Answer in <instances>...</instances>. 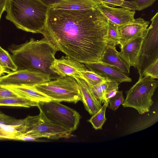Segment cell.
<instances>
[{
	"instance_id": "ffe728a7",
	"label": "cell",
	"mask_w": 158,
	"mask_h": 158,
	"mask_svg": "<svg viewBox=\"0 0 158 158\" xmlns=\"http://www.w3.org/2000/svg\"><path fill=\"white\" fill-rule=\"evenodd\" d=\"M38 102L18 96L0 98V106L30 107L37 106Z\"/></svg>"
},
{
	"instance_id": "8fae6325",
	"label": "cell",
	"mask_w": 158,
	"mask_h": 158,
	"mask_svg": "<svg viewBox=\"0 0 158 158\" xmlns=\"http://www.w3.org/2000/svg\"><path fill=\"white\" fill-rule=\"evenodd\" d=\"M88 69L103 77L106 81L121 83L131 82V79L117 67L102 62L85 64Z\"/></svg>"
},
{
	"instance_id": "f546056e",
	"label": "cell",
	"mask_w": 158,
	"mask_h": 158,
	"mask_svg": "<svg viewBox=\"0 0 158 158\" xmlns=\"http://www.w3.org/2000/svg\"><path fill=\"white\" fill-rule=\"evenodd\" d=\"M107 81L108 86L105 93V98L106 102L108 103L109 99L114 96L118 91V86L119 83L114 81Z\"/></svg>"
},
{
	"instance_id": "9a60e30c",
	"label": "cell",
	"mask_w": 158,
	"mask_h": 158,
	"mask_svg": "<svg viewBox=\"0 0 158 158\" xmlns=\"http://www.w3.org/2000/svg\"><path fill=\"white\" fill-rule=\"evenodd\" d=\"M146 34L129 41L120 47L121 51L118 54L130 67L137 68L142 45Z\"/></svg>"
},
{
	"instance_id": "83f0119b",
	"label": "cell",
	"mask_w": 158,
	"mask_h": 158,
	"mask_svg": "<svg viewBox=\"0 0 158 158\" xmlns=\"http://www.w3.org/2000/svg\"><path fill=\"white\" fill-rule=\"evenodd\" d=\"M143 77H149L154 79L158 78V58L145 69L143 72Z\"/></svg>"
},
{
	"instance_id": "4fadbf2b",
	"label": "cell",
	"mask_w": 158,
	"mask_h": 158,
	"mask_svg": "<svg viewBox=\"0 0 158 158\" xmlns=\"http://www.w3.org/2000/svg\"><path fill=\"white\" fill-rule=\"evenodd\" d=\"M150 23L149 21L139 17L126 24L119 26L121 47L129 41L146 34Z\"/></svg>"
},
{
	"instance_id": "4dcf8cb0",
	"label": "cell",
	"mask_w": 158,
	"mask_h": 158,
	"mask_svg": "<svg viewBox=\"0 0 158 158\" xmlns=\"http://www.w3.org/2000/svg\"><path fill=\"white\" fill-rule=\"evenodd\" d=\"M99 3H102L113 7L117 6L122 7L125 0H94Z\"/></svg>"
},
{
	"instance_id": "5b68a950",
	"label": "cell",
	"mask_w": 158,
	"mask_h": 158,
	"mask_svg": "<svg viewBox=\"0 0 158 158\" xmlns=\"http://www.w3.org/2000/svg\"><path fill=\"white\" fill-rule=\"evenodd\" d=\"M158 85L157 81L143 77L126 92V98L122 106L134 108L140 114L148 112L153 103L152 97Z\"/></svg>"
},
{
	"instance_id": "ba28073f",
	"label": "cell",
	"mask_w": 158,
	"mask_h": 158,
	"mask_svg": "<svg viewBox=\"0 0 158 158\" xmlns=\"http://www.w3.org/2000/svg\"><path fill=\"white\" fill-rule=\"evenodd\" d=\"M143 40L136 69L139 79L143 77L145 69L158 58V12L151 19Z\"/></svg>"
},
{
	"instance_id": "d590c367",
	"label": "cell",
	"mask_w": 158,
	"mask_h": 158,
	"mask_svg": "<svg viewBox=\"0 0 158 158\" xmlns=\"http://www.w3.org/2000/svg\"><path fill=\"white\" fill-rule=\"evenodd\" d=\"M9 72L5 70V69L0 64V76L5 73H9Z\"/></svg>"
},
{
	"instance_id": "9c48e42d",
	"label": "cell",
	"mask_w": 158,
	"mask_h": 158,
	"mask_svg": "<svg viewBox=\"0 0 158 158\" xmlns=\"http://www.w3.org/2000/svg\"><path fill=\"white\" fill-rule=\"evenodd\" d=\"M51 79H52L50 75L41 73L26 70H16L0 77V85L33 86L49 81Z\"/></svg>"
},
{
	"instance_id": "d6a6232c",
	"label": "cell",
	"mask_w": 158,
	"mask_h": 158,
	"mask_svg": "<svg viewBox=\"0 0 158 158\" xmlns=\"http://www.w3.org/2000/svg\"><path fill=\"white\" fill-rule=\"evenodd\" d=\"M37 139L30 135L25 134L24 133L17 137L15 140H19L24 141H34Z\"/></svg>"
},
{
	"instance_id": "7402d4cb",
	"label": "cell",
	"mask_w": 158,
	"mask_h": 158,
	"mask_svg": "<svg viewBox=\"0 0 158 158\" xmlns=\"http://www.w3.org/2000/svg\"><path fill=\"white\" fill-rule=\"evenodd\" d=\"M156 0H131L124 1L122 7L133 11H140L151 6Z\"/></svg>"
},
{
	"instance_id": "30bf717a",
	"label": "cell",
	"mask_w": 158,
	"mask_h": 158,
	"mask_svg": "<svg viewBox=\"0 0 158 158\" xmlns=\"http://www.w3.org/2000/svg\"><path fill=\"white\" fill-rule=\"evenodd\" d=\"M51 70L60 77L81 78L80 72L88 69L85 65L67 56L55 59L50 66Z\"/></svg>"
},
{
	"instance_id": "cb8c5ba5",
	"label": "cell",
	"mask_w": 158,
	"mask_h": 158,
	"mask_svg": "<svg viewBox=\"0 0 158 158\" xmlns=\"http://www.w3.org/2000/svg\"><path fill=\"white\" fill-rule=\"evenodd\" d=\"M80 74L81 78L85 80L90 87L106 81L103 77L88 69L80 71Z\"/></svg>"
},
{
	"instance_id": "44dd1931",
	"label": "cell",
	"mask_w": 158,
	"mask_h": 158,
	"mask_svg": "<svg viewBox=\"0 0 158 158\" xmlns=\"http://www.w3.org/2000/svg\"><path fill=\"white\" fill-rule=\"evenodd\" d=\"M120 39L119 26L108 20L106 38L107 45L115 46L118 45L119 44Z\"/></svg>"
},
{
	"instance_id": "1f68e13d",
	"label": "cell",
	"mask_w": 158,
	"mask_h": 158,
	"mask_svg": "<svg viewBox=\"0 0 158 158\" xmlns=\"http://www.w3.org/2000/svg\"><path fill=\"white\" fill-rule=\"evenodd\" d=\"M17 96L16 94L5 86L0 85V98Z\"/></svg>"
},
{
	"instance_id": "d4e9b609",
	"label": "cell",
	"mask_w": 158,
	"mask_h": 158,
	"mask_svg": "<svg viewBox=\"0 0 158 158\" xmlns=\"http://www.w3.org/2000/svg\"><path fill=\"white\" fill-rule=\"evenodd\" d=\"M158 120V114L155 112L153 115L146 119L145 120L141 121L139 123L132 126L129 131V132L132 133L146 128L154 124Z\"/></svg>"
},
{
	"instance_id": "d6986e66",
	"label": "cell",
	"mask_w": 158,
	"mask_h": 158,
	"mask_svg": "<svg viewBox=\"0 0 158 158\" xmlns=\"http://www.w3.org/2000/svg\"><path fill=\"white\" fill-rule=\"evenodd\" d=\"M98 4L94 0H64L51 7L58 9L81 10L95 7Z\"/></svg>"
},
{
	"instance_id": "603a6c76",
	"label": "cell",
	"mask_w": 158,
	"mask_h": 158,
	"mask_svg": "<svg viewBox=\"0 0 158 158\" xmlns=\"http://www.w3.org/2000/svg\"><path fill=\"white\" fill-rule=\"evenodd\" d=\"M108 103L105 102L100 109L88 121L95 130L102 129V126L106 118L105 117V112Z\"/></svg>"
},
{
	"instance_id": "e0dca14e",
	"label": "cell",
	"mask_w": 158,
	"mask_h": 158,
	"mask_svg": "<svg viewBox=\"0 0 158 158\" xmlns=\"http://www.w3.org/2000/svg\"><path fill=\"white\" fill-rule=\"evenodd\" d=\"M100 61L117 67L127 75L130 73V67L120 56L115 46L107 45Z\"/></svg>"
},
{
	"instance_id": "f1b7e54d",
	"label": "cell",
	"mask_w": 158,
	"mask_h": 158,
	"mask_svg": "<svg viewBox=\"0 0 158 158\" xmlns=\"http://www.w3.org/2000/svg\"><path fill=\"white\" fill-rule=\"evenodd\" d=\"M123 91H118L115 95L108 100L110 108L113 110H116L124 100Z\"/></svg>"
},
{
	"instance_id": "8d00e7d4",
	"label": "cell",
	"mask_w": 158,
	"mask_h": 158,
	"mask_svg": "<svg viewBox=\"0 0 158 158\" xmlns=\"http://www.w3.org/2000/svg\"><path fill=\"white\" fill-rule=\"evenodd\" d=\"M4 139H6L3 137L0 136V140H4Z\"/></svg>"
},
{
	"instance_id": "7a4b0ae2",
	"label": "cell",
	"mask_w": 158,
	"mask_h": 158,
	"mask_svg": "<svg viewBox=\"0 0 158 158\" xmlns=\"http://www.w3.org/2000/svg\"><path fill=\"white\" fill-rule=\"evenodd\" d=\"M57 51L44 37L39 40L31 38L11 51V58L17 67V70H26L41 73L50 75L52 79L59 77L50 69Z\"/></svg>"
},
{
	"instance_id": "277c9868",
	"label": "cell",
	"mask_w": 158,
	"mask_h": 158,
	"mask_svg": "<svg viewBox=\"0 0 158 158\" xmlns=\"http://www.w3.org/2000/svg\"><path fill=\"white\" fill-rule=\"evenodd\" d=\"M32 87L52 100L75 103L81 101L79 85L76 80L71 77H59L54 80Z\"/></svg>"
},
{
	"instance_id": "f35d334b",
	"label": "cell",
	"mask_w": 158,
	"mask_h": 158,
	"mask_svg": "<svg viewBox=\"0 0 158 158\" xmlns=\"http://www.w3.org/2000/svg\"><path fill=\"white\" fill-rule=\"evenodd\" d=\"M2 48L0 46V49H2Z\"/></svg>"
},
{
	"instance_id": "5bb4252c",
	"label": "cell",
	"mask_w": 158,
	"mask_h": 158,
	"mask_svg": "<svg viewBox=\"0 0 158 158\" xmlns=\"http://www.w3.org/2000/svg\"><path fill=\"white\" fill-rule=\"evenodd\" d=\"M24 119H17L0 113V136L15 140L24 133Z\"/></svg>"
},
{
	"instance_id": "7c38bea8",
	"label": "cell",
	"mask_w": 158,
	"mask_h": 158,
	"mask_svg": "<svg viewBox=\"0 0 158 158\" xmlns=\"http://www.w3.org/2000/svg\"><path fill=\"white\" fill-rule=\"evenodd\" d=\"M97 7L108 20L119 26L131 22L135 19V11L125 7L115 8L102 3L98 4Z\"/></svg>"
},
{
	"instance_id": "ac0fdd59",
	"label": "cell",
	"mask_w": 158,
	"mask_h": 158,
	"mask_svg": "<svg viewBox=\"0 0 158 158\" xmlns=\"http://www.w3.org/2000/svg\"><path fill=\"white\" fill-rule=\"evenodd\" d=\"M18 96L37 102H45L51 100L47 96L32 86L24 85L4 86Z\"/></svg>"
},
{
	"instance_id": "e575fe53",
	"label": "cell",
	"mask_w": 158,
	"mask_h": 158,
	"mask_svg": "<svg viewBox=\"0 0 158 158\" xmlns=\"http://www.w3.org/2000/svg\"><path fill=\"white\" fill-rule=\"evenodd\" d=\"M7 0H0V20L3 12L6 11Z\"/></svg>"
},
{
	"instance_id": "836d02e7",
	"label": "cell",
	"mask_w": 158,
	"mask_h": 158,
	"mask_svg": "<svg viewBox=\"0 0 158 158\" xmlns=\"http://www.w3.org/2000/svg\"><path fill=\"white\" fill-rule=\"evenodd\" d=\"M44 4L51 7L64 0H40Z\"/></svg>"
},
{
	"instance_id": "6da1fadb",
	"label": "cell",
	"mask_w": 158,
	"mask_h": 158,
	"mask_svg": "<svg viewBox=\"0 0 158 158\" xmlns=\"http://www.w3.org/2000/svg\"><path fill=\"white\" fill-rule=\"evenodd\" d=\"M108 20L97 6L70 10L49 8L40 33L66 56L81 63L100 61L107 46Z\"/></svg>"
},
{
	"instance_id": "74e56055",
	"label": "cell",
	"mask_w": 158,
	"mask_h": 158,
	"mask_svg": "<svg viewBox=\"0 0 158 158\" xmlns=\"http://www.w3.org/2000/svg\"><path fill=\"white\" fill-rule=\"evenodd\" d=\"M0 64L2 66L0 61Z\"/></svg>"
},
{
	"instance_id": "484cf974",
	"label": "cell",
	"mask_w": 158,
	"mask_h": 158,
	"mask_svg": "<svg viewBox=\"0 0 158 158\" xmlns=\"http://www.w3.org/2000/svg\"><path fill=\"white\" fill-rule=\"evenodd\" d=\"M0 61L5 69L13 71L17 70V68L8 52L3 48L0 49Z\"/></svg>"
},
{
	"instance_id": "4316f807",
	"label": "cell",
	"mask_w": 158,
	"mask_h": 158,
	"mask_svg": "<svg viewBox=\"0 0 158 158\" xmlns=\"http://www.w3.org/2000/svg\"><path fill=\"white\" fill-rule=\"evenodd\" d=\"M108 86V81H106L92 87H90L95 96L102 103H108L106 102L105 98V96Z\"/></svg>"
},
{
	"instance_id": "52a82bcc",
	"label": "cell",
	"mask_w": 158,
	"mask_h": 158,
	"mask_svg": "<svg viewBox=\"0 0 158 158\" xmlns=\"http://www.w3.org/2000/svg\"><path fill=\"white\" fill-rule=\"evenodd\" d=\"M24 119V134L36 139L42 137L52 139L69 138L72 132L65 128L56 124L48 120L40 111L39 115L28 116Z\"/></svg>"
},
{
	"instance_id": "2e32d148",
	"label": "cell",
	"mask_w": 158,
	"mask_h": 158,
	"mask_svg": "<svg viewBox=\"0 0 158 158\" xmlns=\"http://www.w3.org/2000/svg\"><path fill=\"white\" fill-rule=\"evenodd\" d=\"M78 83L81 94V101L85 109L90 115L97 112L102 107V102L95 96L90 87L84 80L74 78Z\"/></svg>"
},
{
	"instance_id": "3957f363",
	"label": "cell",
	"mask_w": 158,
	"mask_h": 158,
	"mask_svg": "<svg viewBox=\"0 0 158 158\" xmlns=\"http://www.w3.org/2000/svg\"><path fill=\"white\" fill-rule=\"evenodd\" d=\"M49 8L40 0H7L6 18L18 29L40 33L45 27Z\"/></svg>"
},
{
	"instance_id": "8992f818",
	"label": "cell",
	"mask_w": 158,
	"mask_h": 158,
	"mask_svg": "<svg viewBox=\"0 0 158 158\" xmlns=\"http://www.w3.org/2000/svg\"><path fill=\"white\" fill-rule=\"evenodd\" d=\"M37 107L46 118L54 124L72 132L77 128L81 116L75 110L52 100L39 102Z\"/></svg>"
}]
</instances>
